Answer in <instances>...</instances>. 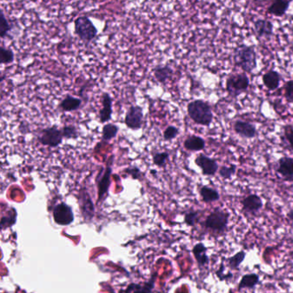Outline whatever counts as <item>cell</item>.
I'll list each match as a JSON object with an SVG mask.
<instances>
[{
	"mask_svg": "<svg viewBox=\"0 0 293 293\" xmlns=\"http://www.w3.org/2000/svg\"><path fill=\"white\" fill-rule=\"evenodd\" d=\"M174 71H173L172 67L170 66H156L154 70H153V75L156 80L159 82L160 83H166L167 81L170 79L172 77Z\"/></svg>",
	"mask_w": 293,
	"mask_h": 293,
	"instance_id": "obj_22",
	"label": "cell"
},
{
	"mask_svg": "<svg viewBox=\"0 0 293 293\" xmlns=\"http://www.w3.org/2000/svg\"><path fill=\"white\" fill-rule=\"evenodd\" d=\"M236 169L237 167L234 164H230V166H222L219 170V174L224 180H230L236 174Z\"/></svg>",
	"mask_w": 293,
	"mask_h": 293,
	"instance_id": "obj_32",
	"label": "cell"
},
{
	"mask_svg": "<svg viewBox=\"0 0 293 293\" xmlns=\"http://www.w3.org/2000/svg\"><path fill=\"white\" fill-rule=\"evenodd\" d=\"M155 278H152L144 284H131L127 286L124 293H151L154 288Z\"/></svg>",
	"mask_w": 293,
	"mask_h": 293,
	"instance_id": "obj_25",
	"label": "cell"
},
{
	"mask_svg": "<svg viewBox=\"0 0 293 293\" xmlns=\"http://www.w3.org/2000/svg\"><path fill=\"white\" fill-rule=\"evenodd\" d=\"M241 207L242 211L245 213L255 215L259 211L262 210L263 202L260 196L256 193H251L250 196H246L245 199H242Z\"/></svg>",
	"mask_w": 293,
	"mask_h": 293,
	"instance_id": "obj_13",
	"label": "cell"
},
{
	"mask_svg": "<svg viewBox=\"0 0 293 293\" xmlns=\"http://www.w3.org/2000/svg\"><path fill=\"white\" fill-rule=\"evenodd\" d=\"M284 96L288 103H293V79L284 83Z\"/></svg>",
	"mask_w": 293,
	"mask_h": 293,
	"instance_id": "obj_37",
	"label": "cell"
},
{
	"mask_svg": "<svg viewBox=\"0 0 293 293\" xmlns=\"http://www.w3.org/2000/svg\"><path fill=\"white\" fill-rule=\"evenodd\" d=\"M185 149L189 152H200L206 147V141L201 136L190 135L183 142Z\"/></svg>",
	"mask_w": 293,
	"mask_h": 293,
	"instance_id": "obj_19",
	"label": "cell"
},
{
	"mask_svg": "<svg viewBox=\"0 0 293 293\" xmlns=\"http://www.w3.org/2000/svg\"><path fill=\"white\" fill-rule=\"evenodd\" d=\"M119 127L114 123L105 124L103 127L102 140L110 141L118 134Z\"/></svg>",
	"mask_w": 293,
	"mask_h": 293,
	"instance_id": "obj_27",
	"label": "cell"
},
{
	"mask_svg": "<svg viewBox=\"0 0 293 293\" xmlns=\"http://www.w3.org/2000/svg\"><path fill=\"white\" fill-rule=\"evenodd\" d=\"M103 109L99 111V121L101 123H107L112 118L113 99L109 93H104L102 95Z\"/></svg>",
	"mask_w": 293,
	"mask_h": 293,
	"instance_id": "obj_15",
	"label": "cell"
},
{
	"mask_svg": "<svg viewBox=\"0 0 293 293\" xmlns=\"http://www.w3.org/2000/svg\"><path fill=\"white\" fill-rule=\"evenodd\" d=\"M290 3L291 1L287 0H276L267 8V12L276 18H282L287 12Z\"/></svg>",
	"mask_w": 293,
	"mask_h": 293,
	"instance_id": "obj_18",
	"label": "cell"
},
{
	"mask_svg": "<svg viewBox=\"0 0 293 293\" xmlns=\"http://www.w3.org/2000/svg\"><path fill=\"white\" fill-rule=\"evenodd\" d=\"M114 157L110 158L109 164L105 169H102L101 171L98 174L97 177L95 179L96 185H97L98 202L105 198L108 194L110 186V178L113 171V160Z\"/></svg>",
	"mask_w": 293,
	"mask_h": 293,
	"instance_id": "obj_7",
	"label": "cell"
},
{
	"mask_svg": "<svg viewBox=\"0 0 293 293\" xmlns=\"http://www.w3.org/2000/svg\"><path fill=\"white\" fill-rule=\"evenodd\" d=\"M151 173H152V174H154V175H155L156 173H157V171H156L155 170H151Z\"/></svg>",
	"mask_w": 293,
	"mask_h": 293,
	"instance_id": "obj_41",
	"label": "cell"
},
{
	"mask_svg": "<svg viewBox=\"0 0 293 293\" xmlns=\"http://www.w3.org/2000/svg\"><path fill=\"white\" fill-rule=\"evenodd\" d=\"M63 138L61 129L57 126L42 128L38 132L37 141L44 146L56 148L61 144Z\"/></svg>",
	"mask_w": 293,
	"mask_h": 293,
	"instance_id": "obj_6",
	"label": "cell"
},
{
	"mask_svg": "<svg viewBox=\"0 0 293 293\" xmlns=\"http://www.w3.org/2000/svg\"><path fill=\"white\" fill-rule=\"evenodd\" d=\"M286 217H287V219H289L291 223H293V209H291V210L288 212L287 214H286Z\"/></svg>",
	"mask_w": 293,
	"mask_h": 293,
	"instance_id": "obj_40",
	"label": "cell"
},
{
	"mask_svg": "<svg viewBox=\"0 0 293 293\" xmlns=\"http://www.w3.org/2000/svg\"><path fill=\"white\" fill-rule=\"evenodd\" d=\"M170 159V153L168 152H162V153H156L153 156V164L159 167L166 166L167 162Z\"/></svg>",
	"mask_w": 293,
	"mask_h": 293,
	"instance_id": "obj_31",
	"label": "cell"
},
{
	"mask_svg": "<svg viewBox=\"0 0 293 293\" xmlns=\"http://www.w3.org/2000/svg\"><path fill=\"white\" fill-rule=\"evenodd\" d=\"M233 60L235 66L248 73H251L257 67V55L253 46L241 44L236 46Z\"/></svg>",
	"mask_w": 293,
	"mask_h": 293,
	"instance_id": "obj_2",
	"label": "cell"
},
{
	"mask_svg": "<svg viewBox=\"0 0 293 293\" xmlns=\"http://www.w3.org/2000/svg\"><path fill=\"white\" fill-rule=\"evenodd\" d=\"M281 81V75L274 70H270L262 76V83L269 90H275L279 86Z\"/></svg>",
	"mask_w": 293,
	"mask_h": 293,
	"instance_id": "obj_17",
	"label": "cell"
},
{
	"mask_svg": "<svg viewBox=\"0 0 293 293\" xmlns=\"http://www.w3.org/2000/svg\"><path fill=\"white\" fill-rule=\"evenodd\" d=\"M74 28L76 35L85 42L94 40L98 34L97 29L87 16H80L76 18Z\"/></svg>",
	"mask_w": 293,
	"mask_h": 293,
	"instance_id": "obj_5",
	"label": "cell"
},
{
	"mask_svg": "<svg viewBox=\"0 0 293 293\" xmlns=\"http://www.w3.org/2000/svg\"><path fill=\"white\" fill-rule=\"evenodd\" d=\"M61 132L64 138L66 139H72V138H77L79 135L78 129L75 126L68 125V126H64L61 128Z\"/></svg>",
	"mask_w": 293,
	"mask_h": 293,
	"instance_id": "obj_33",
	"label": "cell"
},
{
	"mask_svg": "<svg viewBox=\"0 0 293 293\" xmlns=\"http://www.w3.org/2000/svg\"><path fill=\"white\" fill-rule=\"evenodd\" d=\"M82 100L80 98L74 97L71 95H66L59 104V108L64 112H73L80 109Z\"/></svg>",
	"mask_w": 293,
	"mask_h": 293,
	"instance_id": "obj_21",
	"label": "cell"
},
{
	"mask_svg": "<svg viewBox=\"0 0 293 293\" xmlns=\"http://www.w3.org/2000/svg\"><path fill=\"white\" fill-rule=\"evenodd\" d=\"M200 220V213L196 211H190L186 213L184 221L188 226H194Z\"/></svg>",
	"mask_w": 293,
	"mask_h": 293,
	"instance_id": "obj_35",
	"label": "cell"
},
{
	"mask_svg": "<svg viewBox=\"0 0 293 293\" xmlns=\"http://www.w3.org/2000/svg\"><path fill=\"white\" fill-rule=\"evenodd\" d=\"M17 221V211L15 208H11L7 215L4 216L1 219V229L12 227Z\"/></svg>",
	"mask_w": 293,
	"mask_h": 293,
	"instance_id": "obj_29",
	"label": "cell"
},
{
	"mask_svg": "<svg viewBox=\"0 0 293 293\" xmlns=\"http://www.w3.org/2000/svg\"><path fill=\"white\" fill-rule=\"evenodd\" d=\"M200 196L202 197V202L205 203H213L218 202L220 199L219 191L208 186H202L200 188Z\"/></svg>",
	"mask_w": 293,
	"mask_h": 293,
	"instance_id": "obj_23",
	"label": "cell"
},
{
	"mask_svg": "<svg viewBox=\"0 0 293 293\" xmlns=\"http://www.w3.org/2000/svg\"><path fill=\"white\" fill-rule=\"evenodd\" d=\"M192 254L198 263L199 267H204L209 263V257L207 256V248L203 242H198L192 248Z\"/></svg>",
	"mask_w": 293,
	"mask_h": 293,
	"instance_id": "obj_20",
	"label": "cell"
},
{
	"mask_svg": "<svg viewBox=\"0 0 293 293\" xmlns=\"http://www.w3.org/2000/svg\"><path fill=\"white\" fill-rule=\"evenodd\" d=\"M260 283V276L256 273H249L241 277L237 289H254Z\"/></svg>",
	"mask_w": 293,
	"mask_h": 293,
	"instance_id": "obj_24",
	"label": "cell"
},
{
	"mask_svg": "<svg viewBox=\"0 0 293 293\" xmlns=\"http://www.w3.org/2000/svg\"><path fill=\"white\" fill-rule=\"evenodd\" d=\"M224 269H225V266L224 264L222 263L220 265V267H219V269L217 270L216 272V274L218 276V278H219L220 280H228V279H230L232 278V273H228V274H225L224 273Z\"/></svg>",
	"mask_w": 293,
	"mask_h": 293,
	"instance_id": "obj_39",
	"label": "cell"
},
{
	"mask_svg": "<svg viewBox=\"0 0 293 293\" xmlns=\"http://www.w3.org/2000/svg\"><path fill=\"white\" fill-rule=\"evenodd\" d=\"M78 202H79L81 213L83 214V218L86 220H90L94 216L95 207H94V203L92 202L89 192L85 188H82L80 190L79 196H78Z\"/></svg>",
	"mask_w": 293,
	"mask_h": 293,
	"instance_id": "obj_11",
	"label": "cell"
},
{
	"mask_svg": "<svg viewBox=\"0 0 293 293\" xmlns=\"http://www.w3.org/2000/svg\"><path fill=\"white\" fill-rule=\"evenodd\" d=\"M246 258V252L243 250L239 251L238 253L235 254L234 256H230L227 259L228 267L231 270H238L240 265L243 262Z\"/></svg>",
	"mask_w": 293,
	"mask_h": 293,
	"instance_id": "obj_28",
	"label": "cell"
},
{
	"mask_svg": "<svg viewBox=\"0 0 293 293\" xmlns=\"http://www.w3.org/2000/svg\"><path fill=\"white\" fill-rule=\"evenodd\" d=\"M143 118H144L143 109L138 105H132L127 111L124 122L130 129L138 130L143 126Z\"/></svg>",
	"mask_w": 293,
	"mask_h": 293,
	"instance_id": "obj_9",
	"label": "cell"
},
{
	"mask_svg": "<svg viewBox=\"0 0 293 293\" xmlns=\"http://www.w3.org/2000/svg\"><path fill=\"white\" fill-rule=\"evenodd\" d=\"M179 134V129L175 126H169L165 128L163 133V138L165 141H170L175 139Z\"/></svg>",
	"mask_w": 293,
	"mask_h": 293,
	"instance_id": "obj_34",
	"label": "cell"
},
{
	"mask_svg": "<svg viewBox=\"0 0 293 293\" xmlns=\"http://www.w3.org/2000/svg\"><path fill=\"white\" fill-rule=\"evenodd\" d=\"M276 172L284 181L293 182V158L284 156L279 158Z\"/></svg>",
	"mask_w": 293,
	"mask_h": 293,
	"instance_id": "obj_12",
	"label": "cell"
},
{
	"mask_svg": "<svg viewBox=\"0 0 293 293\" xmlns=\"http://www.w3.org/2000/svg\"><path fill=\"white\" fill-rule=\"evenodd\" d=\"M187 115L197 125L209 127L213 121V114L210 104L203 100L190 102L187 106Z\"/></svg>",
	"mask_w": 293,
	"mask_h": 293,
	"instance_id": "obj_1",
	"label": "cell"
},
{
	"mask_svg": "<svg viewBox=\"0 0 293 293\" xmlns=\"http://www.w3.org/2000/svg\"><path fill=\"white\" fill-rule=\"evenodd\" d=\"M14 53L12 49L6 48L4 46H0V63L8 65L14 61Z\"/></svg>",
	"mask_w": 293,
	"mask_h": 293,
	"instance_id": "obj_30",
	"label": "cell"
},
{
	"mask_svg": "<svg viewBox=\"0 0 293 293\" xmlns=\"http://www.w3.org/2000/svg\"><path fill=\"white\" fill-rule=\"evenodd\" d=\"M13 29V24L12 22L6 18L3 10L0 9V37L2 39L9 37V33Z\"/></svg>",
	"mask_w": 293,
	"mask_h": 293,
	"instance_id": "obj_26",
	"label": "cell"
},
{
	"mask_svg": "<svg viewBox=\"0 0 293 293\" xmlns=\"http://www.w3.org/2000/svg\"><path fill=\"white\" fill-rule=\"evenodd\" d=\"M53 217L55 223L62 226L69 225L74 220V214L72 207L65 202H61L55 206L53 210Z\"/></svg>",
	"mask_w": 293,
	"mask_h": 293,
	"instance_id": "obj_8",
	"label": "cell"
},
{
	"mask_svg": "<svg viewBox=\"0 0 293 293\" xmlns=\"http://www.w3.org/2000/svg\"><path fill=\"white\" fill-rule=\"evenodd\" d=\"M254 28L259 37H271L273 35V24L267 19L259 18L255 21Z\"/></svg>",
	"mask_w": 293,
	"mask_h": 293,
	"instance_id": "obj_16",
	"label": "cell"
},
{
	"mask_svg": "<svg viewBox=\"0 0 293 293\" xmlns=\"http://www.w3.org/2000/svg\"><path fill=\"white\" fill-rule=\"evenodd\" d=\"M194 163L202 170V174L207 176H213L219 171L218 162L203 153H201L196 157Z\"/></svg>",
	"mask_w": 293,
	"mask_h": 293,
	"instance_id": "obj_10",
	"label": "cell"
},
{
	"mask_svg": "<svg viewBox=\"0 0 293 293\" xmlns=\"http://www.w3.org/2000/svg\"><path fill=\"white\" fill-rule=\"evenodd\" d=\"M230 213L216 208L213 212L207 216L204 222V227L217 234H223L227 230Z\"/></svg>",
	"mask_w": 293,
	"mask_h": 293,
	"instance_id": "obj_3",
	"label": "cell"
},
{
	"mask_svg": "<svg viewBox=\"0 0 293 293\" xmlns=\"http://www.w3.org/2000/svg\"><path fill=\"white\" fill-rule=\"evenodd\" d=\"M284 135L290 148L293 149V127L291 125H286L284 127Z\"/></svg>",
	"mask_w": 293,
	"mask_h": 293,
	"instance_id": "obj_38",
	"label": "cell"
},
{
	"mask_svg": "<svg viewBox=\"0 0 293 293\" xmlns=\"http://www.w3.org/2000/svg\"><path fill=\"white\" fill-rule=\"evenodd\" d=\"M233 129L236 134H238L242 138H253L257 136L256 126L249 121L241 120L235 121V123L233 125Z\"/></svg>",
	"mask_w": 293,
	"mask_h": 293,
	"instance_id": "obj_14",
	"label": "cell"
},
{
	"mask_svg": "<svg viewBox=\"0 0 293 293\" xmlns=\"http://www.w3.org/2000/svg\"><path fill=\"white\" fill-rule=\"evenodd\" d=\"M250 87V78L246 73H236L230 74L226 79L225 88L229 95L236 98L246 91Z\"/></svg>",
	"mask_w": 293,
	"mask_h": 293,
	"instance_id": "obj_4",
	"label": "cell"
},
{
	"mask_svg": "<svg viewBox=\"0 0 293 293\" xmlns=\"http://www.w3.org/2000/svg\"><path fill=\"white\" fill-rule=\"evenodd\" d=\"M124 174L128 175L132 177L133 180H141L143 177V174L140 169L138 166H130L123 170Z\"/></svg>",
	"mask_w": 293,
	"mask_h": 293,
	"instance_id": "obj_36",
	"label": "cell"
}]
</instances>
